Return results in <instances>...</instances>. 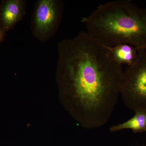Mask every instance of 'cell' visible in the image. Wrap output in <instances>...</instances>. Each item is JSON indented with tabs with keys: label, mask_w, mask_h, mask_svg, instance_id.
<instances>
[{
	"label": "cell",
	"mask_w": 146,
	"mask_h": 146,
	"mask_svg": "<svg viewBox=\"0 0 146 146\" xmlns=\"http://www.w3.org/2000/svg\"><path fill=\"white\" fill-rule=\"evenodd\" d=\"M120 95L129 109L146 111V49L138 50L136 60L123 71Z\"/></svg>",
	"instance_id": "3957f363"
},
{
	"label": "cell",
	"mask_w": 146,
	"mask_h": 146,
	"mask_svg": "<svg viewBox=\"0 0 146 146\" xmlns=\"http://www.w3.org/2000/svg\"><path fill=\"white\" fill-rule=\"evenodd\" d=\"M57 72L64 93L74 101L84 126H104L118 102L122 65L106 46L86 31L57 44Z\"/></svg>",
	"instance_id": "6da1fadb"
},
{
	"label": "cell",
	"mask_w": 146,
	"mask_h": 146,
	"mask_svg": "<svg viewBox=\"0 0 146 146\" xmlns=\"http://www.w3.org/2000/svg\"><path fill=\"white\" fill-rule=\"evenodd\" d=\"M125 129H131L134 133L146 131V111H136L133 117L122 123L112 126L110 130L115 132Z\"/></svg>",
	"instance_id": "52a82bcc"
},
{
	"label": "cell",
	"mask_w": 146,
	"mask_h": 146,
	"mask_svg": "<svg viewBox=\"0 0 146 146\" xmlns=\"http://www.w3.org/2000/svg\"><path fill=\"white\" fill-rule=\"evenodd\" d=\"M64 2L62 0H38L32 15L31 29L39 42L45 43L55 35L60 27Z\"/></svg>",
	"instance_id": "277c9868"
},
{
	"label": "cell",
	"mask_w": 146,
	"mask_h": 146,
	"mask_svg": "<svg viewBox=\"0 0 146 146\" xmlns=\"http://www.w3.org/2000/svg\"><path fill=\"white\" fill-rule=\"evenodd\" d=\"M114 59L122 65H130L136 60L138 50L133 46L120 44L113 47H108Z\"/></svg>",
	"instance_id": "8992f818"
},
{
	"label": "cell",
	"mask_w": 146,
	"mask_h": 146,
	"mask_svg": "<svg viewBox=\"0 0 146 146\" xmlns=\"http://www.w3.org/2000/svg\"><path fill=\"white\" fill-rule=\"evenodd\" d=\"M5 36V32L0 26V44L4 40Z\"/></svg>",
	"instance_id": "ba28073f"
},
{
	"label": "cell",
	"mask_w": 146,
	"mask_h": 146,
	"mask_svg": "<svg viewBox=\"0 0 146 146\" xmlns=\"http://www.w3.org/2000/svg\"><path fill=\"white\" fill-rule=\"evenodd\" d=\"M0 4H1V3H0Z\"/></svg>",
	"instance_id": "9c48e42d"
},
{
	"label": "cell",
	"mask_w": 146,
	"mask_h": 146,
	"mask_svg": "<svg viewBox=\"0 0 146 146\" xmlns=\"http://www.w3.org/2000/svg\"><path fill=\"white\" fill-rule=\"evenodd\" d=\"M26 0H3L0 4V26L5 32L12 29L25 15Z\"/></svg>",
	"instance_id": "5b68a950"
},
{
	"label": "cell",
	"mask_w": 146,
	"mask_h": 146,
	"mask_svg": "<svg viewBox=\"0 0 146 146\" xmlns=\"http://www.w3.org/2000/svg\"><path fill=\"white\" fill-rule=\"evenodd\" d=\"M81 22L90 35L106 46L126 44L146 49V9L130 1L105 3Z\"/></svg>",
	"instance_id": "7a4b0ae2"
}]
</instances>
